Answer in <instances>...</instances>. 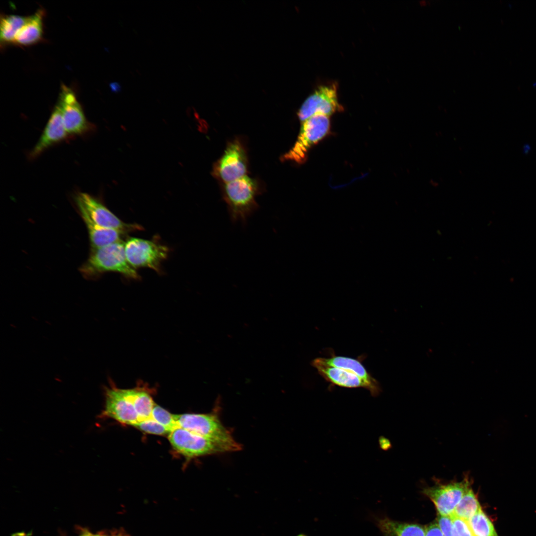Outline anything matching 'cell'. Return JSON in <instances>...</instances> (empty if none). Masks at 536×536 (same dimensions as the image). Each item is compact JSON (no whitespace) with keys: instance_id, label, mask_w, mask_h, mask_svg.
<instances>
[{"instance_id":"6da1fadb","label":"cell","mask_w":536,"mask_h":536,"mask_svg":"<svg viewBox=\"0 0 536 536\" xmlns=\"http://www.w3.org/2000/svg\"><path fill=\"white\" fill-rule=\"evenodd\" d=\"M79 270L87 278H95L109 271L119 272L130 278H139L136 269L127 261L123 240L91 250L88 258L80 267Z\"/></svg>"},{"instance_id":"7a4b0ae2","label":"cell","mask_w":536,"mask_h":536,"mask_svg":"<svg viewBox=\"0 0 536 536\" xmlns=\"http://www.w3.org/2000/svg\"><path fill=\"white\" fill-rule=\"evenodd\" d=\"M168 440L178 452L188 458L239 451L238 443L231 444L204 437L181 427L172 430Z\"/></svg>"},{"instance_id":"3957f363","label":"cell","mask_w":536,"mask_h":536,"mask_svg":"<svg viewBox=\"0 0 536 536\" xmlns=\"http://www.w3.org/2000/svg\"><path fill=\"white\" fill-rule=\"evenodd\" d=\"M257 192L256 181L247 175L225 184L224 199L233 222L246 223L258 207L255 201Z\"/></svg>"},{"instance_id":"277c9868","label":"cell","mask_w":536,"mask_h":536,"mask_svg":"<svg viewBox=\"0 0 536 536\" xmlns=\"http://www.w3.org/2000/svg\"><path fill=\"white\" fill-rule=\"evenodd\" d=\"M294 146L284 156L285 160L301 162L310 149L329 134L331 128L330 117L315 114L304 122Z\"/></svg>"},{"instance_id":"5b68a950","label":"cell","mask_w":536,"mask_h":536,"mask_svg":"<svg viewBox=\"0 0 536 536\" xmlns=\"http://www.w3.org/2000/svg\"><path fill=\"white\" fill-rule=\"evenodd\" d=\"M74 200L81 217L86 218L98 226L119 230L126 233L140 228L138 225L122 221L91 195L78 192Z\"/></svg>"},{"instance_id":"8992f818","label":"cell","mask_w":536,"mask_h":536,"mask_svg":"<svg viewBox=\"0 0 536 536\" xmlns=\"http://www.w3.org/2000/svg\"><path fill=\"white\" fill-rule=\"evenodd\" d=\"M174 416L179 427L215 440L231 444L238 443L222 424L217 412L186 413L174 414Z\"/></svg>"},{"instance_id":"52a82bcc","label":"cell","mask_w":536,"mask_h":536,"mask_svg":"<svg viewBox=\"0 0 536 536\" xmlns=\"http://www.w3.org/2000/svg\"><path fill=\"white\" fill-rule=\"evenodd\" d=\"M125 250L128 262L136 269L147 268L159 270L161 263L169 253L166 246L149 240L131 237L125 242Z\"/></svg>"},{"instance_id":"ba28073f","label":"cell","mask_w":536,"mask_h":536,"mask_svg":"<svg viewBox=\"0 0 536 536\" xmlns=\"http://www.w3.org/2000/svg\"><path fill=\"white\" fill-rule=\"evenodd\" d=\"M105 389V405L100 418H110L121 423L134 426L139 421L132 402L129 389L117 388L112 381Z\"/></svg>"},{"instance_id":"9c48e42d","label":"cell","mask_w":536,"mask_h":536,"mask_svg":"<svg viewBox=\"0 0 536 536\" xmlns=\"http://www.w3.org/2000/svg\"><path fill=\"white\" fill-rule=\"evenodd\" d=\"M61 110L66 130L69 136L87 134L92 129L82 107L74 92L65 84H62L57 103Z\"/></svg>"},{"instance_id":"30bf717a","label":"cell","mask_w":536,"mask_h":536,"mask_svg":"<svg viewBox=\"0 0 536 536\" xmlns=\"http://www.w3.org/2000/svg\"><path fill=\"white\" fill-rule=\"evenodd\" d=\"M470 487L469 476L466 474L461 481L436 483L433 486L424 488L423 493L433 502L439 514L449 516L452 514Z\"/></svg>"},{"instance_id":"8fae6325","label":"cell","mask_w":536,"mask_h":536,"mask_svg":"<svg viewBox=\"0 0 536 536\" xmlns=\"http://www.w3.org/2000/svg\"><path fill=\"white\" fill-rule=\"evenodd\" d=\"M335 84L321 85L304 101L297 115L302 123L312 116L322 114L330 116L341 110Z\"/></svg>"},{"instance_id":"7c38bea8","label":"cell","mask_w":536,"mask_h":536,"mask_svg":"<svg viewBox=\"0 0 536 536\" xmlns=\"http://www.w3.org/2000/svg\"><path fill=\"white\" fill-rule=\"evenodd\" d=\"M247 163L244 148L239 141L235 140L227 145L218 163L217 172L226 184L246 175Z\"/></svg>"},{"instance_id":"4fadbf2b","label":"cell","mask_w":536,"mask_h":536,"mask_svg":"<svg viewBox=\"0 0 536 536\" xmlns=\"http://www.w3.org/2000/svg\"><path fill=\"white\" fill-rule=\"evenodd\" d=\"M69 136L65 128L61 109L57 103L40 138L30 152L29 158H36L49 147Z\"/></svg>"},{"instance_id":"5bb4252c","label":"cell","mask_w":536,"mask_h":536,"mask_svg":"<svg viewBox=\"0 0 536 536\" xmlns=\"http://www.w3.org/2000/svg\"><path fill=\"white\" fill-rule=\"evenodd\" d=\"M318 373L327 381L338 386L348 388H368L365 382L353 372L324 363L320 358L312 363Z\"/></svg>"},{"instance_id":"9a60e30c","label":"cell","mask_w":536,"mask_h":536,"mask_svg":"<svg viewBox=\"0 0 536 536\" xmlns=\"http://www.w3.org/2000/svg\"><path fill=\"white\" fill-rule=\"evenodd\" d=\"M321 359L328 365L348 370L354 373L367 384L368 390L373 396H378L381 392L379 382L371 375L361 361L358 359L334 355L329 358L321 357Z\"/></svg>"},{"instance_id":"2e32d148","label":"cell","mask_w":536,"mask_h":536,"mask_svg":"<svg viewBox=\"0 0 536 536\" xmlns=\"http://www.w3.org/2000/svg\"><path fill=\"white\" fill-rule=\"evenodd\" d=\"M44 15V9L39 8L34 13L28 16L25 24L17 33L13 44L19 46H28L42 40Z\"/></svg>"},{"instance_id":"e0dca14e","label":"cell","mask_w":536,"mask_h":536,"mask_svg":"<svg viewBox=\"0 0 536 536\" xmlns=\"http://www.w3.org/2000/svg\"><path fill=\"white\" fill-rule=\"evenodd\" d=\"M374 517L384 536H425L426 527L423 526L397 522L386 517Z\"/></svg>"},{"instance_id":"ac0fdd59","label":"cell","mask_w":536,"mask_h":536,"mask_svg":"<svg viewBox=\"0 0 536 536\" xmlns=\"http://www.w3.org/2000/svg\"><path fill=\"white\" fill-rule=\"evenodd\" d=\"M87 228L91 250L105 247L123 240L126 233L119 230L98 226L86 218H82Z\"/></svg>"},{"instance_id":"d6986e66","label":"cell","mask_w":536,"mask_h":536,"mask_svg":"<svg viewBox=\"0 0 536 536\" xmlns=\"http://www.w3.org/2000/svg\"><path fill=\"white\" fill-rule=\"evenodd\" d=\"M146 385L140 384L129 389L130 397L139 421L151 417L155 403Z\"/></svg>"},{"instance_id":"ffe728a7","label":"cell","mask_w":536,"mask_h":536,"mask_svg":"<svg viewBox=\"0 0 536 536\" xmlns=\"http://www.w3.org/2000/svg\"><path fill=\"white\" fill-rule=\"evenodd\" d=\"M27 16L17 14H3L0 16V43L1 47L13 44L14 38L25 24Z\"/></svg>"},{"instance_id":"44dd1931","label":"cell","mask_w":536,"mask_h":536,"mask_svg":"<svg viewBox=\"0 0 536 536\" xmlns=\"http://www.w3.org/2000/svg\"><path fill=\"white\" fill-rule=\"evenodd\" d=\"M481 508L471 488L466 492L451 516L468 520Z\"/></svg>"},{"instance_id":"7402d4cb","label":"cell","mask_w":536,"mask_h":536,"mask_svg":"<svg viewBox=\"0 0 536 536\" xmlns=\"http://www.w3.org/2000/svg\"><path fill=\"white\" fill-rule=\"evenodd\" d=\"M467 521L473 536H498L493 525L481 509Z\"/></svg>"},{"instance_id":"603a6c76","label":"cell","mask_w":536,"mask_h":536,"mask_svg":"<svg viewBox=\"0 0 536 536\" xmlns=\"http://www.w3.org/2000/svg\"><path fill=\"white\" fill-rule=\"evenodd\" d=\"M151 418L168 428L171 431L179 427L175 419L174 414H172L157 404H155L154 405L151 414Z\"/></svg>"},{"instance_id":"cb8c5ba5","label":"cell","mask_w":536,"mask_h":536,"mask_svg":"<svg viewBox=\"0 0 536 536\" xmlns=\"http://www.w3.org/2000/svg\"><path fill=\"white\" fill-rule=\"evenodd\" d=\"M134 426L144 432L155 435L167 434L168 436L171 432L168 428L159 423L151 417L140 421Z\"/></svg>"},{"instance_id":"d4e9b609","label":"cell","mask_w":536,"mask_h":536,"mask_svg":"<svg viewBox=\"0 0 536 536\" xmlns=\"http://www.w3.org/2000/svg\"><path fill=\"white\" fill-rule=\"evenodd\" d=\"M451 517L455 536H473L466 520L450 516Z\"/></svg>"},{"instance_id":"484cf974","label":"cell","mask_w":536,"mask_h":536,"mask_svg":"<svg viewBox=\"0 0 536 536\" xmlns=\"http://www.w3.org/2000/svg\"><path fill=\"white\" fill-rule=\"evenodd\" d=\"M437 522L444 536H455L452 520L450 516H442L438 514Z\"/></svg>"},{"instance_id":"4316f807","label":"cell","mask_w":536,"mask_h":536,"mask_svg":"<svg viewBox=\"0 0 536 536\" xmlns=\"http://www.w3.org/2000/svg\"><path fill=\"white\" fill-rule=\"evenodd\" d=\"M425 536H444L440 527L436 522H433L426 527Z\"/></svg>"},{"instance_id":"83f0119b","label":"cell","mask_w":536,"mask_h":536,"mask_svg":"<svg viewBox=\"0 0 536 536\" xmlns=\"http://www.w3.org/2000/svg\"><path fill=\"white\" fill-rule=\"evenodd\" d=\"M111 86L112 90L113 91H114V92H119L121 89V87L120 86V84L119 83H117V82L113 83L111 84Z\"/></svg>"},{"instance_id":"f1b7e54d","label":"cell","mask_w":536,"mask_h":536,"mask_svg":"<svg viewBox=\"0 0 536 536\" xmlns=\"http://www.w3.org/2000/svg\"><path fill=\"white\" fill-rule=\"evenodd\" d=\"M92 534H91V533H90L89 532H86V533H84L81 536H92Z\"/></svg>"},{"instance_id":"f546056e","label":"cell","mask_w":536,"mask_h":536,"mask_svg":"<svg viewBox=\"0 0 536 536\" xmlns=\"http://www.w3.org/2000/svg\"><path fill=\"white\" fill-rule=\"evenodd\" d=\"M92 536H106L101 535H99V534H98V535H93L92 534Z\"/></svg>"},{"instance_id":"4dcf8cb0","label":"cell","mask_w":536,"mask_h":536,"mask_svg":"<svg viewBox=\"0 0 536 536\" xmlns=\"http://www.w3.org/2000/svg\"><path fill=\"white\" fill-rule=\"evenodd\" d=\"M298 536H306L303 535H298Z\"/></svg>"},{"instance_id":"1f68e13d","label":"cell","mask_w":536,"mask_h":536,"mask_svg":"<svg viewBox=\"0 0 536 536\" xmlns=\"http://www.w3.org/2000/svg\"></svg>"}]
</instances>
